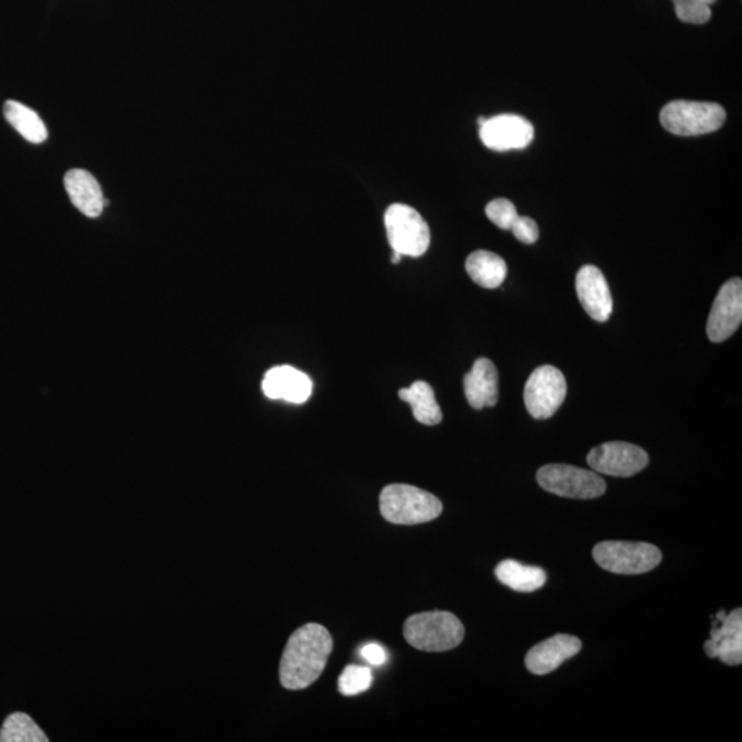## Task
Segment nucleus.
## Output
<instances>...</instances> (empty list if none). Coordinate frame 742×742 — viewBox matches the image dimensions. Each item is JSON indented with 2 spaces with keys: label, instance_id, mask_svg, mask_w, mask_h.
<instances>
[{
  "label": "nucleus",
  "instance_id": "obj_27",
  "mask_svg": "<svg viewBox=\"0 0 742 742\" xmlns=\"http://www.w3.org/2000/svg\"><path fill=\"white\" fill-rule=\"evenodd\" d=\"M360 656L371 665H383L389 660L386 650L379 644H368L360 649Z\"/></svg>",
  "mask_w": 742,
  "mask_h": 742
},
{
  "label": "nucleus",
  "instance_id": "obj_17",
  "mask_svg": "<svg viewBox=\"0 0 742 742\" xmlns=\"http://www.w3.org/2000/svg\"><path fill=\"white\" fill-rule=\"evenodd\" d=\"M66 189L74 207L88 218H98L105 208L104 193L89 171L71 170L66 175Z\"/></svg>",
  "mask_w": 742,
  "mask_h": 742
},
{
  "label": "nucleus",
  "instance_id": "obj_6",
  "mask_svg": "<svg viewBox=\"0 0 742 742\" xmlns=\"http://www.w3.org/2000/svg\"><path fill=\"white\" fill-rule=\"evenodd\" d=\"M536 480L547 492L563 498L594 499L606 491V483L599 473L572 465L543 466L536 473Z\"/></svg>",
  "mask_w": 742,
  "mask_h": 742
},
{
  "label": "nucleus",
  "instance_id": "obj_4",
  "mask_svg": "<svg viewBox=\"0 0 742 742\" xmlns=\"http://www.w3.org/2000/svg\"><path fill=\"white\" fill-rule=\"evenodd\" d=\"M724 120L723 107L712 102L674 101L660 113V121L665 130L680 137L718 131Z\"/></svg>",
  "mask_w": 742,
  "mask_h": 742
},
{
  "label": "nucleus",
  "instance_id": "obj_14",
  "mask_svg": "<svg viewBox=\"0 0 742 742\" xmlns=\"http://www.w3.org/2000/svg\"><path fill=\"white\" fill-rule=\"evenodd\" d=\"M577 293L586 313L596 322H606L613 311V299L604 274L599 267L584 266L577 276Z\"/></svg>",
  "mask_w": 742,
  "mask_h": 742
},
{
  "label": "nucleus",
  "instance_id": "obj_11",
  "mask_svg": "<svg viewBox=\"0 0 742 742\" xmlns=\"http://www.w3.org/2000/svg\"><path fill=\"white\" fill-rule=\"evenodd\" d=\"M742 322V281L730 279L720 288L707 322V335L714 343H722L733 336Z\"/></svg>",
  "mask_w": 742,
  "mask_h": 742
},
{
  "label": "nucleus",
  "instance_id": "obj_5",
  "mask_svg": "<svg viewBox=\"0 0 742 742\" xmlns=\"http://www.w3.org/2000/svg\"><path fill=\"white\" fill-rule=\"evenodd\" d=\"M596 564L607 572L641 575L652 571L663 560L660 548L645 542H601L593 548Z\"/></svg>",
  "mask_w": 742,
  "mask_h": 742
},
{
  "label": "nucleus",
  "instance_id": "obj_1",
  "mask_svg": "<svg viewBox=\"0 0 742 742\" xmlns=\"http://www.w3.org/2000/svg\"><path fill=\"white\" fill-rule=\"evenodd\" d=\"M333 650L327 628L316 623L300 627L289 638L279 664V680L285 689L303 691L325 671Z\"/></svg>",
  "mask_w": 742,
  "mask_h": 742
},
{
  "label": "nucleus",
  "instance_id": "obj_19",
  "mask_svg": "<svg viewBox=\"0 0 742 742\" xmlns=\"http://www.w3.org/2000/svg\"><path fill=\"white\" fill-rule=\"evenodd\" d=\"M495 577L499 582L519 593H534L547 582V575L540 567L523 566L514 560H505L497 569Z\"/></svg>",
  "mask_w": 742,
  "mask_h": 742
},
{
  "label": "nucleus",
  "instance_id": "obj_29",
  "mask_svg": "<svg viewBox=\"0 0 742 742\" xmlns=\"http://www.w3.org/2000/svg\"><path fill=\"white\" fill-rule=\"evenodd\" d=\"M702 2L708 4V7H711V4H714L715 2H717V0H702Z\"/></svg>",
  "mask_w": 742,
  "mask_h": 742
},
{
  "label": "nucleus",
  "instance_id": "obj_26",
  "mask_svg": "<svg viewBox=\"0 0 742 742\" xmlns=\"http://www.w3.org/2000/svg\"><path fill=\"white\" fill-rule=\"evenodd\" d=\"M510 230L513 231L515 239L524 242V244H535V242L540 240V228H537L535 220L529 217H519L515 219V222Z\"/></svg>",
  "mask_w": 742,
  "mask_h": 742
},
{
  "label": "nucleus",
  "instance_id": "obj_2",
  "mask_svg": "<svg viewBox=\"0 0 742 742\" xmlns=\"http://www.w3.org/2000/svg\"><path fill=\"white\" fill-rule=\"evenodd\" d=\"M380 512L392 524L417 525L437 520L443 512V503L421 488L391 484L381 491Z\"/></svg>",
  "mask_w": 742,
  "mask_h": 742
},
{
  "label": "nucleus",
  "instance_id": "obj_7",
  "mask_svg": "<svg viewBox=\"0 0 742 742\" xmlns=\"http://www.w3.org/2000/svg\"><path fill=\"white\" fill-rule=\"evenodd\" d=\"M385 228L392 251L402 256L419 257L430 245L429 225L416 209L394 204L385 212Z\"/></svg>",
  "mask_w": 742,
  "mask_h": 742
},
{
  "label": "nucleus",
  "instance_id": "obj_20",
  "mask_svg": "<svg viewBox=\"0 0 742 742\" xmlns=\"http://www.w3.org/2000/svg\"><path fill=\"white\" fill-rule=\"evenodd\" d=\"M399 397L410 405L414 418L418 422L429 427L442 422V408L438 405L432 386L425 381H416L410 389L401 390Z\"/></svg>",
  "mask_w": 742,
  "mask_h": 742
},
{
  "label": "nucleus",
  "instance_id": "obj_18",
  "mask_svg": "<svg viewBox=\"0 0 742 742\" xmlns=\"http://www.w3.org/2000/svg\"><path fill=\"white\" fill-rule=\"evenodd\" d=\"M466 271L477 285L486 289L501 287L508 276L507 262L488 251H476L466 259Z\"/></svg>",
  "mask_w": 742,
  "mask_h": 742
},
{
  "label": "nucleus",
  "instance_id": "obj_23",
  "mask_svg": "<svg viewBox=\"0 0 742 742\" xmlns=\"http://www.w3.org/2000/svg\"><path fill=\"white\" fill-rule=\"evenodd\" d=\"M373 684V674L368 666L347 665L338 677V691L344 696H357L370 689Z\"/></svg>",
  "mask_w": 742,
  "mask_h": 742
},
{
  "label": "nucleus",
  "instance_id": "obj_12",
  "mask_svg": "<svg viewBox=\"0 0 742 742\" xmlns=\"http://www.w3.org/2000/svg\"><path fill=\"white\" fill-rule=\"evenodd\" d=\"M720 625H714L711 638L704 644L708 658L719 659L728 665L742 663V610H735L729 615L720 611L717 615Z\"/></svg>",
  "mask_w": 742,
  "mask_h": 742
},
{
  "label": "nucleus",
  "instance_id": "obj_28",
  "mask_svg": "<svg viewBox=\"0 0 742 742\" xmlns=\"http://www.w3.org/2000/svg\"><path fill=\"white\" fill-rule=\"evenodd\" d=\"M401 259H402V255L397 254V252L394 251V255H392V263H395V265H397V263H399Z\"/></svg>",
  "mask_w": 742,
  "mask_h": 742
},
{
  "label": "nucleus",
  "instance_id": "obj_22",
  "mask_svg": "<svg viewBox=\"0 0 742 742\" xmlns=\"http://www.w3.org/2000/svg\"><path fill=\"white\" fill-rule=\"evenodd\" d=\"M43 730L30 715L15 712L4 720L0 730V742H47Z\"/></svg>",
  "mask_w": 742,
  "mask_h": 742
},
{
  "label": "nucleus",
  "instance_id": "obj_13",
  "mask_svg": "<svg viewBox=\"0 0 742 742\" xmlns=\"http://www.w3.org/2000/svg\"><path fill=\"white\" fill-rule=\"evenodd\" d=\"M582 649V641L568 634H557L535 645L525 656V666L532 674L547 675L572 659Z\"/></svg>",
  "mask_w": 742,
  "mask_h": 742
},
{
  "label": "nucleus",
  "instance_id": "obj_16",
  "mask_svg": "<svg viewBox=\"0 0 742 742\" xmlns=\"http://www.w3.org/2000/svg\"><path fill=\"white\" fill-rule=\"evenodd\" d=\"M498 381V370L491 360L477 359L464 379L465 396L469 405L476 410L497 405Z\"/></svg>",
  "mask_w": 742,
  "mask_h": 742
},
{
  "label": "nucleus",
  "instance_id": "obj_9",
  "mask_svg": "<svg viewBox=\"0 0 742 742\" xmlns=\"http://www.w3.org/2000/svg\"><path fill=\"white\" fill-rule=\"evenodd\" d=\"M588 464L601 475L631 477L648 466L649 455L636 444L610 442L591 450Z\"/></svg>",
  "mask_w": 742,
  "mask_h": 742
},
{
  "label": "nucleus",
  "instance_id": "obj_24",
  "mask_svg": "<svg viewBox=\"0 0 742 742\" xmlns=\"http://www.w3.org/2000/svg\"><path fill=\"white\" fill-rule=\"evenodd\" d=\"M677 19L687 24H706L711 19V8L702 0H674Z\"/></svg>",
  "mask_w": 742,
  "mask_h": 742
},
{
  "label": "nucleus",
  "instance_id": "obj_21",
  "mask_svg": "<svg viewBox=\"0 0 742 742\" xmlns=\"http://www.w3.org/2000/svg\"><path fill=\"white\" fill-rule=\"evenodd\" d=\"M4 116L12 124L15 131H19L26 141L35 144L45 142L48 132L42 118L35 111L20 102L8 101L4 105Z\"/></svg>",
  "mask_w": 742,
  "mask_h": 742
},
{
  "label": "nucleus",
  "instance_id": "obj_10",
  "mask_svg": "<svg viewBox=\"0 0 742 742\" xmlns=\"http://www.w3.org/2000/svg\"><path fill=\"white\" fill-rule=\"evenodd\" d=\"M482 142L497 152L520 150L529 147L534 139V127L526 118L518 115H499L478 118Z\"/></svg>",
  "mask_w": 742,
  "mask_h": 742
},
{
  "label": "nucleus",
  "instance_id": "obj_8",
  "mask_svg": "<svg viewBox=\"0 0 742 742\" xmlns=\"http://www.w3.org/2000/svg\"><path fill=\"white\" fill-rule=\"evenodd\" d=\"M567 396V380L554 366L532 371L524 390L526 410L535 419H547L557 413Z\"/></svg>",
  "mask_w": 742,
  "mask_h": 742
},
{
  "label": "nucleus",
  "instance_id": "obj_25",
  "mask_svg": "<svg viewBox=\"0 0 742 742\" xmlns=\"http://www.w3.org/2000/svg\"><path fill=\"white\" fill-rule=\"evenodd\" d=\"M486 213L488 219L502 230L512 229L515 219L519 218L514 204L507 198H497V200L489 202L486 207Z\"/></svg>",
  "mask_w": 742,
  "mask_h": 742
},
{
  "label": "nucleus",
  "instance_id": "obj_15",
  "mask_svg": "<svg viewBox=\"0 0 742 742\" xmlns=\"http://www.w3.org/2000/svg\"><path fill=\"white\" fill-rule=\"evenodd\" d=\"M262 389L270 399H282L301 405L309 401L313 392V381L303 371L292 366H278L267 371Z\"/></svg>",
  "mask_w": 742,
  "mask_h": 742
},
{
  "label": "nucleus",
  "instance_id": "obj_3",
  "mask_svg": "<svg viewBox=\"0 0 742 742\" xmlns=\"http://www.w3.org/2000/svg\"><path fill=\"white\" fill-rule=\"evenodd\" d=\"M403 634L408 645L422 652H448L464 641L465 627L453 613L422 612L407 618Z\"/></svg>",
  "mask_w": 742,
  "mask_h": 742
}]
</instances>
